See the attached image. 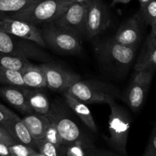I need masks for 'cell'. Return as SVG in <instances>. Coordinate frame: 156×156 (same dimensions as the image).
Segmentation results:
<instances>
[{"label":"cell","instance_id":"23","mask_svg":"<svg viewBox=\"0 0 156 156\" xmlns=\"http://www.w3.org/2000/svg\"><path fill=\"white\" fill-rule=\"evenodd\" d=\"M0 83L5 85L26 87L21 71L0 67Z\"/></svg>","mask_w":156,"mask_h":156},{"label":"cell","instance_id":"16","mask_svg":"<svg viewBox=\"0 0 156 156\" xmlns=\"http://www.w3.org/2000/svg\"><path fill=\"white\" fill-rule=\"evenodd\" d=\"M21 88L33 112L43 115H47L50 112L48 98L44 91H41V88H31L28 87H22Z\"/></svg>","mask_w":156,"mask_h":156},{"label":"cell","instance_id":"27","mask_svg":"<svg viewBox=\"0 0 156 156\" xmlns=\"http://www.w3.org/2000/svg\"><path fill=\"white\" fill-rule=\"evenodd\" d=\"M44 139L58 146H62L63 145H64V141H63L56 126L50 118L46 125Z\"/></svg>","mask_w":156,"mask_h":156},{"label":"cell","instance_id":"30","mask_svg":"<svg viewBox=\"0 0 156 156\" xmlns=\"http://www.w3.org/2000/svg\"><path fill=\"white\" fill-rule=\"evenodd\" d=\"M142 156H156V126L151 133L149 141Z\"/></svg>","mask_w":156,"mask_h":156},{"label":"cell","instance_id":"32","mask_svg":"<svg viewBox=\"0 0 156 156\" xmlns=\"http://www.w3.org/2000/svg\"><path fill=\"white\" fill-rule=\"evenodd\" d=\"M0 156H12L9 145L0 143Z\"/></svg>","mask_w":156,"mask_h":156},{"label":"cell","instance_id":"37","mask_svg":"<svg viewBox=\"0 0 156 156\" xmlns=\"http://www.w3.org/2000/svg\"><path fill=\"white\" fill-rule=\"evenodd\" d=\"M148 1H149V0H139V4H140V6L141 5H145V3L148 2Z\"/></svg>","mask_w":156,"mask_h":156},{"label":"cell","instance_id":"6","mask_svg":"<svg viewBox=\"0 0 156 156\" xmlns=\"http://www.w3.org/2000/svg\"><path fill=\"white\" fill-rule=\"evenodd\" d=\"M38 46L32 41L0 30V53L28 59L48 61V55Z\"/></svg>","mask_w":156,"mask_h":156},{"label":"cell","instance_id":"17","mask_svg":"<svg viewBox=\"0 0 156 156\" xmlns=\"http://www.w3.org/2000/svg\"><path fill=\"white\" fill-rule=\"evenodd\" d=\"M3 126L17 143L28 146L37 150L36 140L32 136L28 129L22 121V119L20 117L14 119L6 123Z\"/></svg>","mask_w":156,"mask_h":156},{"label":"cell","instance_id":"14","mask_svg":"<svg viewBox=\"0 0 156 156\" xmlns=\"http://www.w3.org/2000/svg\"><path fill=\"white\" fill-rule=\"evenodd\" d=\"M148 69L156 71V37L151 32L144 42L134 68V70Z\"/></svg>","mask_w":156,"mask_h":156},{"label":"cell","instance_id":"21","mask_svg":"<svg viewBox=\"0 0 156 156\" xmlns=\"http://www.w3.org/2000/svg\"><path fill=\"white\" fill-rule=\"evenodd\" d=\"M96 149L88 138L62 146V156H93Z\"/></svg>","mask_w":156,"mask_h":156},{"label":"cell","instance_id":"15","mask_svg":"<svg viewBox=\"0 0 156 156\" xmlns=\"http://www.w3.org/2000/svg\"><path fill=\"white\" fill-rule=\"evenodd\" d=\"M21 88L22 87L4 85L0 88V96L22 114L33 113Z\"/></svg>","mask_w":156,"mask_h":156},{"label":"cell","instance_id":"22","mask_svg":"<svg viewBox=\"0 0 156 156\" xmlns=\"http://www.w3.org/2000/svg\"><path fill=\"white\" fill-rule=\"evenodd\" d=\"M33 2L34 0H0V20L23 10Z\"/></svg>","mask_w":156,"mask_h":156},{"label":"cell","instance_id":"31","mask_svg":"<svg viewBox=\"0 0 156 156\" xmlns=\"http://www.w3.org/2000/svg\"><path fill=\"white\" fill-rule=\"evenodd\" d=\"M0 143H5L9 146L16 143V141L11 136L10 134L1 124H0Z\"/></svg>","mask_w":156,"mask_h":156},{"label":"cell","instance_id":"18","mask_svg":"<svg viewBox=\"0 0 156 156\" xmlns=\"http://www.w3.org/2000/svg\"><path fill=\"white\" fill-rule=\"evenodd\" d=\"M65 102L69 108L76 114L78 117L81 120V121L89 128L91 131L96 133H97V126L94 121L91 111L88 108V107L84 102L80 101L76 99L68 94L67 93H64Z\"/></svg>","mask_w":156,"mask_h":156},{"label":"cell","instance_id":"11","mask_svg":"<svg viewBox=\"0 0 156 156\" xmlns=\"http://www.w3.org/2000/svg\"><path fill=\"white\" fill-rule=\"evenodd\" d=\"M47 117L53 121L64 141V145H68L87 137L81 131L78 125L59 108H50Z\"/></svg>","mask_w":156,"mask_h":156},{"label":"cell","instance_id":"26","mask_svg":"<svg viewBox=\"0 0 156 156\" xmlns=\"http://www.w3.org/2000/svg\"><path fill=\"white\" fill-rule=\"evenodd\" d=\"M142 18L146 25H151L156 19V0H149L139 9Z\"/></svg>","mask_w":156,"mask_h":156},{"label":"cell","instance_id":"38","mask_svg":"<svg viewBox=\"0 0 156 156\" xmlns=\"http://www.w3.org/2000/svg\"><path fill=\"white\" fill-rule=\"evenodd\" d=\"M36 156H45V155H43V154H41V153H40V152H38V154Z\"/></svg>","mask_w":156,"mask_h":156},{"label":"cell","instance_id":"3","mask_svg":"<svg viewBox=\"0 0 156 156\" xmlns=\"http://www.w3.org/2000/svg\"><path fill=\"white\" fill-rule=\"evenodd\" d=\"M66 93L84 104H108L121 97L117 88L96 80L78 81Z\"/></svg>","mask_w":156,"mask_h":156},{"label":"cell","instance_id":"35","mask_svg":"<svg viewBox=\"0 0 156 156\" xmlns=\"http://www.w3.org/2000/svg\"><path fill=\"white\" fill-rule=\"evenodd\" d=\"M73 2L76 3H80V4H85L89 5L91 4L94 0H73Z\"/></svg>","mask_w":156,"mask_h":156},{"label":"cell","instance_id":"20","mask_svg":"<svg viewBox=\"0 0 156 156\" xmlns=\"http://www.w3.org/2000/svg\"><path fill=\"white\" fill-rule=\"evenodd\" d=\"M48 120L49 118L47 115L35 112L26 114L22 118V121L35 140L44 139V130Z\"/></svg>","mask_w":156,"mask_h":156},{"label":"cell","instance_id":"7","mask_svg":"<svg viewBox=\"0 0 156 156\" xmlns=\"http://www.w3.org/2000/svg\"><path fill=\"white\" fill-rule=\"evenodd\" d=\"M155 70H134L131 82L122 99L133 112L142 108L149 90Z\"/></svg>","mask_w":156,"mask_h":156},{"label":"cell","instance_id":"2","mask_svg":"<svg viewBox=\"0 0 156 156\" xmlns=\"http://www.w3.org/2000/svg\"><path fill=\"white\" fill-rule=\"evenodd\" d=\"M73 3V0H34L27 8L8 18L34 25L45 24L58 20Z\"/></svg>","mask_w":156,"mask_h":156},{"label":"cell","instance_id":"1","mask_svg":"<svg viewBox=\"0 0 156 156\" xmlns=\"http://www.w3.org/2000/svg\"><path fill=\"white\" fill-rule=\"evenodd\" d=\"M139 46H126L116 42L113 37L96 44V56L104 67L117 74L129 69L136 56Z\"/></svg>","mask_w":156,"mask_h":156},{"label":"cell","instance_id":"34","mask_svg":"<svg viewBox=\"0 0 156 156\" xmlns=\"http://www.w3.org/2000/svg\"><path fill=\"white\" fill-rule=\"evenodd\" d=\"M130 2V0H112V2L110 5L114 6L115 5L118 4V3H121V4H127Z\"/></svg>","mask_w":156,"mask_h":156},{"label":"cell","instance_id":"33","mask_svg":"<svg viewBox=\"0 0 156 156\" xmlns=\"http://www.w3.org/2000/svg\"><path fill=\"white\" fill-rule=\"evenodd\" d=\"M93 156H121V155H119V154H118V155H116V154L112 153V152H105V151H99L96 149Z\"/></svg>","mask_w":156,"mask_h":156},{"label":"cell","instance_id":"13","mask_svg":"<svg viewBox=\"0 0 156 156\" xmlns=\"http://www.w3.org/2000/svg\"><path fill=\"white\" fill-rule=\"evenodd\" d=\"M145 25L146 24L138 12L121 24L113 38L123 45L139 46Z\"/></svg>","mask_w":156,"mask_h":156},{"label":"cell","instance_id":"12","mask_svg":"<svg viewBox=\"0 0 156 156\" xmlns=\"http://www.w3.org/2000/svg\"><path fill=\"white\" fill-rule=\"evenodd\" d=\"M88 6L85 4L73 2L54 22L64 28L77 34L80 36L85 35Z\"/></svg>","mask_w":156,"mask_h":156},{"label":"cell","instance_id":"28","mask_svg":"<svg viewBox=\"0 0 156 156\" xmlns=\"http://www.w3.org/2000/svg\"><path fill=\"white\" fill-rule=\"evenodd\" d=\"M12 156H36L38 152L34 148L19 143H15L9 146Z\"/></svg>","mask_w":156,"mask_h":156},{"label":"cell","instance_id":"25","mask_svg":"<svg viewBox=\"0 0 156 156\" xmlns=\"http://www.w3.org/2000/svg\"><path fill=\"white\" fill-rule=\"evenodd\" d=\"M37 151L45 156H62V146H58L44 139L36 140Z\"/></svg>","mask_w":156,"mask_h":156},{"label":"cell","instance_id":"29","mask_svg":"<svg viewBox=\"0 0 156 156\" xmlns=\"http://www.w3.org/2000/svg\"><path fill=\"white\" fill-rule=\"evenodd\" d=\"M18 116L10 109L0 103V124L4 126L6 123L14 119L18 118Z\"/></svg>","mask_w":156,"mask_h":156},{"label":"cell","instance_id":"10","mask_svg":"<svg viewBox=\"0 0 156 156\" xmlns=\"http://www.w3.org/2000/svg\"><path fill=\"white\" fill-rule=\"evenodd\" d=\"M0 30L32 41L41 47H47L41 30L34 24L26 21L11 18H2L0 20Z\"/></svg>","mask_w":156,"mask_h":156},{"label":"cell","instance_id":"24","mask_svg":"<svg viewBox=\"0 0 156 156\" xmlns=\"http://www.w3.org/2000/svg\"><path fill=\"white\" fill-rule=\"evenodd\" d=\"M30 63V61L25 58L10 56L0 53V67L21 71L23 68Z\"/></svg>","mask_w":156,"mask_h":156},{"label":"cell","instance_id":"5","mask_svg":"<svg viewBox=\"0 0 156 156\" xmlns=\"http://www.w3.org/2000/svg\"><path fill=\"white\" fill-rule=\"evenodd\" d=\"M46 45L61 54H79L82 51L80 35L58 25L54 22L44 24L41 30Z\"/></svg>","mask_w":156,"mask_h":156},{"label":"cell","instance_id":"36","mask_svg":"<svg viewBox=\"0 0 156 156\" xmlns=\"http://www.w3.org/2000/svg\"><path fill=\"white\" fill-rule=\"evenodd\" d=\"M151 33L156 37V19L151 23Z\"/></svg>","mask_w":156,"mask_h":156},{"label":"cell","instance_id":"19","mask_svg":"<svg viewBox=\"0 0 156 156\" xmlns=\"http://www.w3.org/2000/svg\"><path fill=\"white\" fill-rule=\"evenodd\" d=\"M26 87L31 88H43L47 87L45 75L41 66L31 62L21 70Z\"/></svg>","mask_w":156,"mask_h":156},{"label":"cell","instance_id":"4","mask_svg":"<svg viewBox=\"0 0 156 156\" xmlns=\"http://www.w3.org/2000/svg\"><path fill=\"white\" fill-rule=\"evenodd\" d=\"M107 105L110 108L109 118L110 136L107 139V143L119 155L128 156L126 146L131 126V117L126 110L118 105L116 100L110 101Z\"/></svg>","mask_w":156,"mask_h":156},{"label":"cell","instance_id":"9","mask_svg":"<svg viewBox=\"0 0 156 156\" xmlns=\"http://www.w3.org/2000/svg\"><path fill=\"white\" fill-rule=\"evenodd\" d=\"M40 66L45 75L47 87L52 91L64 93L73 84L80 80V77L77 74L57 64L47 62Z\"/></svg>","mask_w":156,"mask_h":156},{"label":"cell","instance_id":"8","mask_svg":"<svg viewBox=\"0 0 156 156\" xmlns=\"http://www.w3.org/2000/svg\"><path fill=\"white\" fill-rule=\"evenodd\" d=\"M111 22L110 11L102 0H94L88 6L85 36L91 39L106 30Z\"/></svg>","mask_w":156,"mask_h":156}]
</instances>
